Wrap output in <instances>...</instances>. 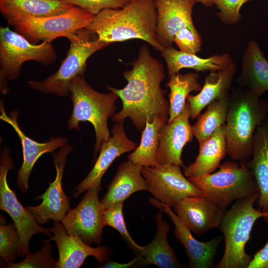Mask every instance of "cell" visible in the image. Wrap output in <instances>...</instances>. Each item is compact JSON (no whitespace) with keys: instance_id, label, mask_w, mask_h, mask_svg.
I'll return each instance as SVG.
<instances>
[{"instance_id":"obj_1","label":"cell","mask_w":268,"mask_h":268,"mask_svg":"<svg viewBox=\"0 0 268 268\" xmlns=\"http://www.w3.org/2000/svg\"><path fill=\"white\" fill-rule=\"evenodd\" d=\"M131 70L123 75L127 85L122 89L108 86L122 100V110L112 118L113 122L123 124L130 118L138 130H142L147 121L156 117H169V102L165 98L166 91L160 86L165 78L164 67L158 59L150 54L148 47L142 45Z\"/></svg>"},{"instance_id":"obj_2","label":"cell","mask_w":268,"mask_h":268,"mask_svg":"<svg viewBox=\"0 0 268 268\" xmlns=\"http://www.w3.org/2000/svg\"><path fill=\"white\" fill-rule=\"evenodd\" d=\"M157 18L154 0H129L122 8L103 9L85 28L103 42L139 39L161 52L164 49L157 36Z\"/></svg>"},{"instance_id":"obj_3","label":"cell","mask_w":268,"mask_h":268,"mask_svg":"<svg viewBox=\"0 0 268 268\" xmlns=\"http://www.w3.org/2000/svg\"><path fill=\"white\" fill-rule=\"evenodd\" d=\"M268 115V102L239 87L230 91L225 123L227 154L233 160L247 161L253 155L257 128Z\"/></svg>"},{"instance_id":"obj_4","label":"cell","mask_w":268,"mask_h":268,"mask_svg":"<svg viewBox=\"0 0 268 268\" xmlns=\"http://www.w3.org/2000/svg\"><path fill=\"white\" fill-rule=\"evenodd\" d=\"M69 92L73 105L67 121L69 130H80L79 123H91L96 134L94 155L103 142L111 137L107 120L115 114V102L119 96L114 92L104 94L93 89L85 81L84 75H78L71 81Z\"/></svg>"},{"instance_id":"obj_5","label":"cell","mask_w":268,"mask_h":268,"mask_svg":"<svg viewBox=\"0 0 268 268\" xmlns=\"http://www.w3.org/2000/svg\"><path fill=\"white\" fill-rule=\"evenodd\" d=\"M259 197V192L239 199L222 217L220 229L223 233L225 248L216 268H247L252 256L245 252V246L258 218L267 215L254 208L253 204Z\"/></svg>"},{"instance_id":"obj_6","label":"cell","mask_w":268,"mask_h":268,"mask_svg":"<svg viewBox=\"0 0 268 268\" xmlns=\"http://www.w3.org/2000/svg\"><path fill=\"white\" fill-rule=\"evenodd\" d=\"M68 40L69 49L58 70L44 80L29 81L28 84L33 89L45 94L69 95L71 81L78 75H84L88 59L96 51L111 44L100 41L95 34L86 28L77 31Z\"/></svg>"},{"instance_id":"obj_7","label":"cell","mask_w":268,"mask_h":268,"mask_svg":"<svg viewBox=\"0 0 268 268\" xmlns=\"http://www.w3.org/2000/svg\"><path fill=\"white\" fill-rule=\"evenodd\" d=\"M214 173L188 179L202 194L225 210L233 201L258 191L254 176L245 161H227Z\"/></svg>"},{"instance_id":"obj_8","label":"cell","mask_w":268,"mask_h":268,"mask_svg":"<svg viewBox=\"0 0 268 268\" xmlns=\"http://www.w3.org/2000/svg\"><path fill=\"white\" fill-rule=\"evenodd\" d=\"M57 54L51 43L33 44L8 27H0V89L3 95L9 92L7 80L16 78L23 64L34 61L48 66L55 62Z\"/></svg>"},{"instance_id":"obj_9","label":"cell","mask_w":268,"mask_h":268,"mask_svg":"<svg viewBox=\"0 0 268 268\" xmlns=\"http://www.w3.org/2000/svg\"><path fill=\"white\" fill-rule=\"evenodd\" d=\"M94 16L73 6L59 15L41 17L24 16L7 22L15 31L32 43L36 44L40 41L51 43L61 37L69 39L79 30L86 28Z\"/></svg>"},{"instance_id":"obj_10","label":"cell","mask_w":268,"mask_h":268,"mask_svg":"<svg viewBox=\"0 0 268 268\" xmlns=\"http://www.w3.org/2000/svg\"><path fill=\"white\" fill-rule=\"evenodd\" d=\"M10 151L3 149L0 162V209L7 213L15 224L19 235L18 256L20 258L29 253V243L32 236L43 233L52 237L51 228L41 227L35 218L18 201L16 195L9 187L7 175L14 168Z\"/></svg>"},{"instance_id":"obj_11","label":"cell","mask_w":268,"mask_h":268,"mask_svg":"<svg viewBox=\"0 0 268 268\" xmlns=\"http://www.w3.org/2000/svg\"><path fill=\"white\" fill-rule=\"evenodd\" d=\"M141 174L148 185V191L159 201L174 207L182 199L202 195L175 164L143 166Z\"/></svg>"},{"instance_id":"obj_12","label":"cell","mask_w":268,"mask_h":268,"mask_svg":"<svg viewBox=\"0 0 268 268\" xmlns=\"http://www.w3.org/2000/svg\"><path fill=\"white\" fill-rule=\"evenodd\" d=\"M101 188L87 190L82 200L73 209H69L62 220L67 233L78 237L88 245H99L104 226V209L99 199Z\"/></svg>"},{"instance_id":"obj_13","label":"cell","mask_w":268,"mask_h":268,"mask_svg":"<svg viewBox=\"0 0 268 268\" xmlns=\"http://www.w3.org/2000/svg\"><path fill=\"white\" fill-rule=\"evenodd\" d=\"M72 148V145L66 143L60 147L59 152L53 154L56 170L54 181L49 183V187L44 194L35 198L42 201L40 204L26 207L40 224L46 223L51 220L61 222L70 209L69 198L63 189L62 179L67 156Z\"/></svg>"},{"instance_id":"obj_14","label":"cell","mask_w":268,"mask_h":268,"mask_svg":"<svg viewBox=\"0 0 268 268\" xmlns=\"http://www.w3.org/2000/svg\"><path fill=\"white\" fill-rule=\"evenodd\" d=\"M0 119L9 124L13 128L20 140L23 153V163L17 173V184L21 192L24 193L28 190V179L32 169L37 160L44 154L53 153L56 149L65 145L67 139L64 137H51L46 142H39L28 136L21 129L18 123L19 113L14 111L8 116L4 110L3 102L0 101Z\"/></svg>"},{"instance_id":"obj_15","label":"cell","mask_w":268,"mask_h":268,"mask_svg":"<svg viewBox=\"0 0 268 268\" xmlns=\"http://www.w3.org/2000/svg\"><path fill=\"white\" fill-rule=\"evenodd\" d=\"M191 109L186 102L181 113L159 130V144L156 157L158 165L175 164L184 167L181 158L184 147L193 137L192 126L189 123Z\"/></svg>"},{"instance_id":"obj_16","label":"cell","mask_w":268,"mask_h":268,"mask_svg":"<svg viewBox=\"0 0 268 268\" xmlns=\"http://www.w3.org/2000/svg\"><path fill=\"white\" fill-rule=\"evenodd\" d=\"M111 132L112 136L102 143L93 168L77 186L72 198H77L91 188H101V179L114 160L123 153L134 150L137 147L136 144L126 135L123 124L115 123Z\"/></svg>"},{"instance_id":"obj_17","label":"cell","mask_w":268,"mask_h":268,"mask_svg":"<svg viewBox=\"0 0 268 268\" xmlns=\"http://www.w3.org/2000/svg\"><path fill=\"white\" fill-rule=\"evenodd\" d=\"M51 231L54 236L50 240L56 242L59 253L56 268H78L88 256L94 257L99 264L109 258L111 251L108 247H90L78 237L68 234L59 221H54Z\"/></svg>"},{"instance_id":"obj_18","label":"cell","mask_w":268,"mask_h":268,"mask_svg":"<svg viewBox=\"0 0 268 268\" xmlns=\"http://www.w3.org/2000/svg\"><path fill=\"white\" fill-rule=\"evenodd\" d=\"M151 204L166 213L175 225L174 233L177 239L185 248L192 268H210L213 266V260L221 241L217 237L207 242H201L195 239L191 231L170 206L156 199L150 198Z\"/></svg>"},{"instance_id":"obj_19","label":"cell","mask_w":268,"mask_h":268,"mask_svg":"<svg viewBox=\"0 0 268 268\" xmlns=\"http://www.w3.org/2000/svg\"><path fill=\"white\" fill-rule=\"evenodd\" d=\"M173 208L186 227L198 235L219 227L225 211L203 194L186 197Z\"/></svg>"},{"instance_id":"obj_20","label":"cell","mask_w":268,"mask_h":268,"mask_svg":"<svg viewBox=\"0 0 268 268\" xmlns=\"http://www.w3.org/2000/svg\"><path fill=\"white\" fill-rule=\"evenodd\" d=\"M157 14L156 34L164 48L172 47L176 33L186 27H194L192 11L196 0H154Z\"/></svg>"},{"instance_id":"obj_21","label":"cell","mask_w":268,"mask_h":268,"mask_svg":"<svg viewBox=\"0 0 268 268\" xmlns=\"http://www.w3.org/2000/svg\"><path fill=\"white\" fill-rule=\"evenodd\" d=\"M245 163L255 178L259 197V210L265 213L268 223V115L256 129L253 145V155Z\"/></svg>"},{"instance_id":"obj_22","label":"cell","mask_w":268,"mask_h":268,"mask_svg":"<svg viewBox=\"0 0 268 268\" xmlns=\"http://www.w3.org/2000/svg\"><path fill=\"white\" fill-rule=\"evenodd\" d=\"M236 83L238 87L259 97L268 90V61L254 40L249 41L242 55L241 70Z\"/></svg>"},{"instance_id":"obj_23","label":"cell","mask_w":268,"mask_h":268,"mask_svg":"<svg viewBox=\"0 0 268 268\" xmlns=\"http://www.w3.org/2000/svg\"><path fill=\"white\" fill-rule=\"evenodd\" d=\"M156 231L152 241L134 253L137 267L153 265L160 268H180L174 249L167 240L169 226L163 219L162 211L156 215Z\"/></svg>"},{"instance_id":"obj_24","label":"cell","mask_w":268,"mask_h":268,"mask_svg":"<svg viewBox=\"0 0 268 268\" xmlns=\"http://www.w3.org/2000/svg\"><path fill=\"white\" fill-rule=\"evenodd\" d=\"M141 165L130 160L119 165L117 172L108 186V191L100 200L104 209L118 202H124L133 193L148 191V185L141 174Z\"/></svg>"},{"instance_id":"obj_25","label":"cell","mask_w":268,"mask_h":268,"mask_svg":"<svg viewBox=\"0 0 268 268\" xmlns=\"http://www.w3.org/2000/svg\"><path fill=\"white\" fill-rule=\"evenodd\" d=\"M236 70V65L233 62L223 69L210 71L200 92L188 96L187 101L190 106L192 119L197 118L201 110L211 102L230 93Z\"/></svg>"},{"instance_id":"obj_26","label":"cell","mask_w":268,"mask_h":268,"mask_svg":"<svg viewBox=\"0 0 268 268\" xmlns=\"http://www.w3.org/2000/svg\"><path fill=\"white\" fill-rule=\"evenodd\" d=\"M199 145V153L194 162L184 167V174L188 178L212 173L219 167L227 154L225 124Z\"/></svg>"},{"instance_id":"obj_27","label":"cell","mask_w":268,"mask_h":268,"mask_svg":"<svg viewBox=\"0 0 268 268\" xmlns=\"http://www.w3.org/2000/svg\"><path fill=\"white\" fill-rule=\"evenodd\" d=\"M167 64L169 76L183 68H190L196 71H214L223 69L233 61L230 54H217L207 58L188 54L172 47L164 49L161 52Z\"/></svg>"},{"instance_id":"obj_28","label":"cell","mask_w":268,"mask_h":268,"mask_svg":"<svg viewBox=\"0 0 268 268\" xmlns=\"http://www.w3.org/2000/svg\"><path fill=\"white\" fill-rule=\"evenodd\" d=\"M73 6L61 0H0V11L7 21L24 16L59 15Z\"/></svg>"},{"instance_id":"obj_29","label":"cell","mask_w":268,"mask_h":268,"mask_svg":"<svg viewBox=\"0 0 268 268\" xmlns=\"http://www.w3.org/2000/svg\"><path fill=\"white\" fill-rule=\"evenodd\" d=\"M168 118L156 117L152 122L147 121L142 130L140 142L134 152L128 156V160L142 166L154 167L157 165L156 157L159 144V131Z\"/></svg>"},{"instance_id":"obj_30","label":"cell","mask_w":268,"mask_h":268,"mask_svg":"<svg viewBox=\"0 0 268 268\" xmlns=\"http://www.w3.org/2000/svg\"><path fill=\"white\" fill-rule=\"evenodd\" d=\"M166 86L170 89L169 112L167 123L179 116L186 104L192 91H200L202 86L199 81V74L194 72L181 74L179 72L169 76Z\"/></svg>"},{"instance_id":"obj_31","label":"cell","mask_w":268,"mask_h":268,"mask_svg":"<svg viewBox=\"0 0 268 268\" xmlns=\"http://www.w3.org/2000/svg\"><path fill=\"white\" fill-rule=\"evenodd\" d=\"M230 93L216 99L207 105L202 114H200L192 126L193 135L199 143L211 135L225 124L230 102Z\"/></svg>"},{"instance_id":"obj_32","label":"cell","mask_w":268,"mask_h":268,"mask_svg":"<svg viewBox=\"0 0 268 268\" xmlns=\"http://www.w3.org/2000/svg\"><path fill=\"white\" fill-rule=\"evenodd\" d=\"M19 238L17 228L14 223L0 226V264L5 268L14 263L18 256Z\"/></svg>"},{"instance_id":"obj_33","label":"cell","mask_w":268,"mask_h":268,"mask_svg":"<svg viewBox=\"0 0 268 268\" xmlns=\"http://www.w3.org/2000/svg\"><path fill=\"white\" fill-rule=\"evenodd\" d=\"M122 202L115 203L105 209L104 211V225H108L117 230L122 239L128 244L134 253L140 250L142 246L138 245L133 239L128 232L124 220Z\"/></svg>"},{"instance_id":"obj_34","label":"cell","mask_w":268,"mask_h":268,"mask_svg":"<svg viewBox=\"0 0 268 268\" xmlns=\"http://www.w3.org/2000/svg\"><path fill=\"white\" fill-rule=\"evenodd\" d=\"M51 240L44 241V244L39 252L31 254L29 253L25 258L19 263H12L5 267L6 268H55L56 262L51 255L52 248Z\"/></svg>"},{"instance_id":"obj_35","label":"cell","mask_w":268,"mask_h":268,"mask_svg":"<svg viewBox=\"0 0 268 268\" xmlns=\"http://www.w3.org/2000/svg\"><path fill=\"white\" fill-rule=\"evenodd\" d=\"M173 41L181 52L196 55L201 51V38L195 27L181 29L175 35Z\"/></svg>"},{"instance_id":"obj_36","label":"cell","mask_w":268,"mask_h":268,"mask_svg":"<svg viewBox=\"0 0 268 268\" xmlns=\"http://www.w3.org/2000/svg\"><path fill=\"white\" fill-rule=\"evenodd\" d=\"M219 9L217 15L224 24L233 26L241 18L240 10L243 4L252 0H212Z\"/></svg>"},{"instance_id":"obj_37","label":"cell","mask_w":268,"mask_h":268,"mask_svg":"<svg viewBox=\"0 0 268 268\" xmlns=\"http://www.w3.org/2000/svg\"><path fill=\"white\" fill-rule=\"evenodd\" d=\"M65 2L79 7L96 15L106 8L123 7L129 0H61Z\"/></svg>"},{"instance_id":"obj_38","label":"cell","mask_w":268,"mask_h":268,"mask_svg":"<svg viewBox=\"0 0 268 268\" xmlns=\"http://www.w3.org/2000/svg\"><path fill=\"white\" fill-rule=\"evenodd\" d=\"M247 268H268V238L265 245L253 256Z\"/></svg>"},{"instance_id":"obj_39","label":"cell","mask_w":268,"mask_h":268,"mask_svg":"<svg viewBox=\"0 0 268 268\" xmlns=\"http://www.w3.org/2000/svg\"><path fill=\"white\" fill-rule=\"evenodd\" d=\"M138 258L135 256L133 260L126 263H118L111 261L110 258L106 260L102 264H99L98 268H130L137 267Z\"/></svg>"},{"instance_id":"obj_40","label":"cell","mask_w":268,"mask_h":268,"mask_svg":"<svg viewBox=\"0 0 268 268\" xmlns=\"http://www.w3.org/2000/svg\"><path fill=\"white\" fill-rule=\"evenodd\" d=\"M198 2L202 3L206 7H211L214 4L212 0H196Z\"/></svg>"}]
</instances>
